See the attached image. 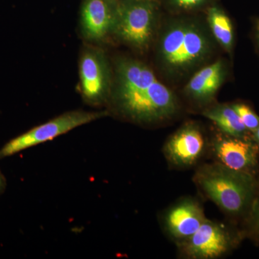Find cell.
<instances>
[{
    "label": "cell",
    "mask_w": 259,
    "mask_h": 259,
    "mask_svg": "<svg viewBox=\"0 0 259 259\" xmlns=\"http://www.w3.org/2000/svg\"><path fill=\"white\" fill-rule=\"evenodd\" d=\"M114 106L126 118L139 123H152L175 113L176 97L141 61L122 59L116 66Z\"/></svg>",
    "instance_id": "6da1fadb"
},
{
    "label": "cell",
    "mask_w": 259,
    "mask_h": 259,
    "mask_svg": "<svg viewBox=\"0 0 259 259\" xmlns=\"http://www.w3.org/2000/svg\"><path fill=\"white\" fill-rule=\"evenodd\" d=\"M194 181L207 198L231 215L244 213L255 197L253 175L235 171L219 163L201 166Z\"/></svg>",
    "instance_id": "7a4b0ae2"
},
{
    "label": "cell",
    "mask_w": 259,
    "mask_h": 259,
    "mask_svg": "<svg viewBox=\"0 0 259 259\" xmlns=\"http://www.w3.org/2000/svg\"><path fill=\"white\" fill-rule=\"evenodd\" d=\"M209 41L200 28L190 23H178L167 29L160 42L162 61L173 71H185L205 57Z\"/></svg>",
    "instance_id": "3957f363"
},
{
    "label": "cell",
    "mask_w": 259,
    "mask_h": 259,
    "mask_svg": "<svg viewBox=\"0 0 259 259\" xmlns=\"http://www.w3.org/2000/svg\"><path fill=\"white\" fill-rule=\"evenodd\" d=\"M156 0H116L113 35L138 49L152 39L157 16Z\"/></svg>",
    "instance_id": "277c9868"
},
{
    "label": "cell",
    "mask_w": 259,
    "mask_h": 259,
    "mask_svg": "<svg viewBox=\"0 0 259 259\" xmlns=\"http://www.w3.org/2000/svg\"><path fill=\"white\" fill-rule=\"evenodd\" d=\"M107 114V111L90 112L82 110L64 112L10 140L0 148V159L52 141L76 127L102 118Z\"/></svg>",
    "instance_id": "5b68a950"
},
{
    "label": "cell",
    "mask_w": 259,
    "mask_h": 259,
    "mask_svg": "<svg viewBox=\"0 0 259 259\" xmlns=\"http://www.w3.org/2000/svg\"><path fill=\"white\" fill-rule=\"evenodd\" d=\"M79 90L83 101L100 106L111 94V71L105 54L100 49L87 47L81 52L79 64Z\"/></svg>",
    "instance_id": "8992f818"
},
{
    "label": "cell",
    "mask_w": 259,
    "mask_h": 259,
    "mask_svg": "<svg viewBox=\"0 0 259 259\" xmlns=\"http://www.w3.org/2000/svg\"><path fill=\"white\" fill-rule=\"evenodd\" d=\"M233 241L226 227L206 218L192 236L178 244L182 254L187 258L213 259L226 254L234 244Z\"/></svg>",
    "instance_id": "52a82bcc"
},
{
    "label": "cell",
    "mask_w": 259,
    "mask_h": 259,
    "mask_svg": "<svg viewBox=\"0 0 259 259\" xmlns=\"http://www.w3.org/2000/svg\"><path fill=\"white\" fill-rule=\"evenodd\" d=\"M212 152L218 163L235 171L253 175L258 164L256 146L245 138L218 135L212 141Z\"/></svg>",
    "instance_id": "ba28073f"
},
{
    "label": "cell",
    "mask_w": 259,
    "mask_h": 259,
    "mask_svg": "<svg viewBox=\"0 0 259 259\" xmlns=\"http://www.w3.org/2000/svg\"><path fill=\"white\" fill-rule=\"evenodd\" d=\"M116 0H83L80 11V30L88 41H104L113 34Z\"/></svg>",
    "instance_id": "9c48e42d"
},
{
    "label": "cell",
    "mask_w": 259,
    "mask_h": 259,
    "mask_svg": "<svg viewBox=\"0 0 259 259\" xmlns=\"http://www.w3.org/2000/svg\"><path fill=\"white\" fill-rule=\"evenodd\" d=\"M205 148L203 134L197 126L187 125L168 140L164 151L168 161L177 166H190L198 161Z\"/></svg>",
    "instance_id": "30bf717a"
},
{
    "label": "cell",
    "mask_w": 259,
    "mask_h": 259,
    "mask_svg": "<svg viewBox=\"0 0 259 259\" xmlns=\"http://www.w3.org/2000/svg\"><path fill=\"white\" fill-rule=\"evenodd\" d=\"M203 209L193 199H184L168 210L165 224L168 234L178 243L190 238L205 221Z\"/></svg>",
    "instance_id": "8fae6325"
},
{
    "label": "cell",
    "mask_w": 259,
    "mask_h": 259,
    "mask_svg": "<svg viewBox=\"0 0 259 259\" xmlns=\"http://www.w3.org/2000/svg\"><path fill=\"white\" fill-rule=\"evenodd\" d=\"M223 78V63L216 61L196 73L186 87V91L195 100H208L212 98L221 88Z\"/></svg>",
    "instance_id": "7c38bea8"
},
{
    "label": "cell",
    "mask_w": 259,
    "mask_h": 259,
    "mask_svg": "<svg viewBox=\"0 0 259 259\" xmlns=\"http://www.w3.org/2000/svg\"><path fill=\"white\" fill-rule=\"evenodd\" d=\"M203 115L214 122L223 134L233 137L245 138L248 130L233 107L218 105L205 110Z\"/></svg>",
    "instance_id": "4fadbf2b"
},
{
    "label": "cell",
    "mask_w": 259,
    "mask_h": 259,
    "mask_svg": "<svg viewBox=\"0 0 259 259\" xmlns=\"http://www.w3.org/2000/svg\"><path fill=\"white\" fill-rule=\"evenodd\" d=\"M207 19L211 30L218 42L227 51H230L233 44V29L228 15L218 7L209 8Z\"/></svg>",
    "instance_id": "5bb4252c"
},
{
    "label": "cell",
    "mask_w": 259,
    "mask_h": 259,
    "mask_svg": "<svg viewBox=\"0 0 259 259\" xmlns=\"http://www.w3.org/2000/svg\"><path fill=\"white\" fill-rule=\"evenodd\" d=\"M237 112L243 125L248 131L254 132L259 127V117L249 107L243 104L232 105Z\"/></svg>",
    "instance_id": "9a60e30c"
},
{
    "label": "cell",
    "mask_w": 259,
    "mask_h": 259,
    "mask_svg": "<svg viewBox=\"0 0 259 259\" xmlns=\"http://www.w3.org/2000/svg\"><path fill=\"white\" fill-rule=\"evenodd\" d=\"M207 0H170L172 5L179 9L192 10L205 4Z\"/></svg>",
    "instance_id": "2e32d148"
},
{
    "label": "cell",
    "mask_w": 259,
    "mask_h": 259,
    "mask_svg": "<svg viewBox=\"0 0 259 259\" xmlns=\"http://www.w3.org/2000/svg\"><path fill=\"white\" fill-rule=\"evenodd\" d=\"M252 222L255 229L259 233V197L253 207V214H252Z\"/></svg>",
    "instance_id": "e0dca14e"
},
{
    "label": "cell",
    "mask_w": 259,
    "mask_h": 259,
    "mask_svg": "<svg viewBox=\"0 0 259 259\" xmlns=\"http://www.w3.org/2000/svg\"><path fill=\"white\" fill-rule=\"evenodd\" d=\"M5 186H6V181H5L4 175L0 171V194L5 190Z\"/></svg>",
    "instance_id": "ac0fdd59"
},
{
    "label": "cell",
    "mask_w": 259,
    "mask_h": 259,
    "mask_svg": "<svg viewBox=\"0 0 259 259\" xmlns=\"http://www.w3.org/2000/svg\"><path fill=\"white\" fill-rule=\"evenodd\" d=\"M253 137H254V139L255 141H258L259 143V127L258 129L255 130L254 132L253 133Z\"/></svg>",
    "instance_id": "d6986e66"
},
{
    "label": "cell",
    "mask_w": 259,
    "mask_h": 259,
    "mask_svg": "<svg viewBox=\"0 0 259 259\" xmlns=\"http://www.w3.org/2000/svg\"><path fill=\"white\" fill-rule=\"evenodd\" d=\"M257 37H258V40L259 42V23L257 25Z\"/></svg>",
    "instance_id": "ffe728a7"
}]
</instances>
